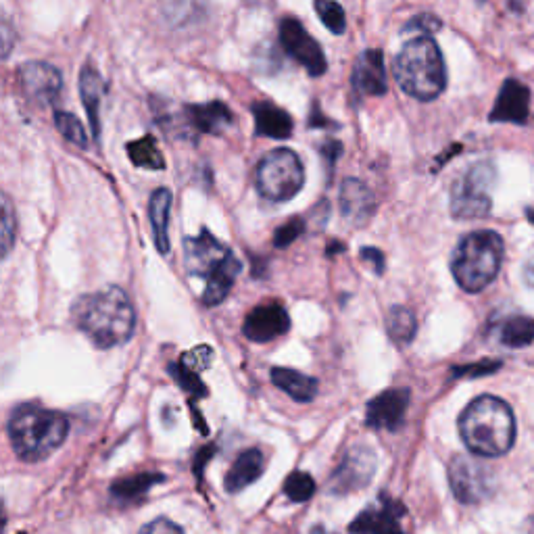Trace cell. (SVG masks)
<instances>
[{
	"label": "cell",
	"instance_id": "obj_41",
	"mask_svg": "<svg viewBox=\"0 0 534 534\" xmlns=\"http://www.w3.org/2000/svg\"><path fill=\"white\" fill-rule=\"evenodd\" d=\"M526 217H528L530 224H534V209H526Z\"/></svg>",
	"mask_w": 534,
	"mask_h": 534
},
{
	"label": "cell",
	"instance_id": "obj_36",
	"mask_svg": "<svg viewBox=\"0 0 534 534\" xmlns=\"http://www.w3.org/2000/svg\"><path fill=\"white\" fill-rule=\"evenodd\" d=\"M501 363L499 361H480V363H472V366H455L453 368V376L455 378H461V376H468V378H474V376H484V374H491V372H497Z\"/></svg>",
	"mask_w": 534,
	"mask_h": 534
},
{
	"label": "cell",
	"instance_id": "obj_7",
	"mask_svg": "<svg viewBox=\"0 0 534 534\" xmlns=\"http://www.w3.org/2000/svg\"><path fill=\"white\" fill-rule=\"evenodd\" d=\"M305 184V169L295 151L274 149L267 153L255 172V186L263 199L286 203L295 199Z\"/></svg>",
	"mask_w": 534,
	"mask_h": 534
},
{
	"label": "cell",
	"instance_id": "obj_37",
	"mask_svg": "<svg viewBox=\"0 0 534 534\" xmlns=\"http://www.w3.org/2000/svg\"><path fill=\"white\" fill-rule=\"evenodd\" d=\"M138 534H184V530L172 520L157 518V520H153L149 524H144Z\"/></svg>",
	"mask_w": 534,
	"mask_h": 534
},
{
	"label": "cell",
	"instance_id": "obj_1",
	"mask_svg": "<svg viewBox=\"0 0 534 534\" xmlns=\"http://www.w3.org/2000/svg\"><path fill=\"white\" fill-rule=\"evenodd\" d=\"M71 318L76 326L99 349H113L126 345L134 336L136 311L126 290L107 286L92 295L80 297L71 307Z\"/></svg>",
	"mask_w": 534,
	"mask_h": 534
},
{
	"label": "cell",
	"instance_id": "obj_5",
	"mask_svg": "<svg viewBox=\"0 0 534 534\" xmlns=\"http://www.w3.org/2000/svg\"><path fill=\"white\" fill-rule=\"evenodd\" d=\"M393 74L401 90L418 101L439 99L447 86V67L439 44L430 36L409 40L395 59Z\"/></svg>",
	"mask_w": 534,
	"mask_h": 534
},
{
	"label": "cell",
	"instance_id": "obj_11",
	"mask_svg": "<svg viewBox=\"0 0 534 534\" xmlns=\"http://www.w3.org/2000/svg\"><path fill=\"white\" fill-rule=\"evenodd\" d=\"M376 472V453L370 447H351L332 472L328 489L332 495H349L366 489Z\"/></svg>",
	"mask_w": 534,
	"mask_h": 534
},
{
	"label": "cell",
	"instance_id": "obj_30",
	"mask_svg": "<svg viewBox=\"0 0 534 534\" xmlns=\"http://www.w3.org/2000/svg\"><path fill=\"white\" fill-rule=\"evenodd\" d=\"M55 126L57 130L63 134V138L71 144H76L80 149L88 147V138H86V130L82 126V121L65 111H55Z\"/></svg>",
	"mask_w": 534,
	"mask_h": 534
},
{
	"label": "cell",
	"instance_id": "obj_42",
	"mask_svg": "<svg viewBox=\"0 0 534 534\" xmlns=\"http://www.w3.org/2000/svg\"><path fill=\"white\" fill-rule=\"evenodd\" d=\"M311 534H330V532H326L324 528H315Z\"/></svg>",
	"mask_w": 534,
	"mask_h": 534
},
{
	"label": "cell",
	"instance_id": "obj_16",
	"mask_svg": "<svg viewBox=\"0 0 534 534\" xmlns=\"http://www.w3.org/2000/svg\"><path fill=\"white\" fill-rule=\"evenodd\" d=\"M338 205H341V213L345 222L353 228L368 226L376 213V197L374 192L363 184L361 180L349 178L341 186V197H338Z\"/></svg>",
	"mask_w": 534,
	"mask_h": 534
},
{
	"label": "cell",
	"instance_id": "obj_33",
	"mask_svg": "<svg viewBox=\"0 0 534 534\" xmlns=\"http://www.w3.org/2000/svg\"><path fill=\"white\" fill-rule=\"evenodd\" d=\"M305 230V222L299 220V217H293V220H288L284 226H280L274 234V245L278 249H286L293 245V242L303 234Z\"/></svg>",
	"mask_w": 534,
	"mask_h": 534
},
{
	"label": "cell",
	"instance_id": "obj_35",
	"mask_svg": "<svg viewBox=\"0 0 534 534\" xmlns=\"http://www.w3.org/2000/svg\"><path fill=\"white\" fill-rule=\"evenodd\" d=\"M15 242V215H13V205L11 199H3V255L7 257L13 249Z\"/></svg>",
	"mask_w": 534,
	"mask_h": 534
},
{
	"label": "cell",
	"instance_id": "obj_13",
	"mask_svg": "<svg viewBox=\"0 0 534 534\" xmlns=\"http://www.w3.org/2000/svg\"><path fill=\"white\" fill-rule=\"evenodd\" d=\"M17 78L21 90L36 103H53L63 88L61 71L42 61L23 63L17 71Z\"/></svg>",
	"mask_w": 534,
	"mask_h": 534
},
{
	"label": "cell",
	"instance_id": "obj_32",
	"mask_svg": "<svg viewBox=\"0 0 534 534\" xmlns=\"http://www.w3.org/2000/svg\"><path fill=\"white\" fill-rule=\"evenodd\" d=\"M313 493H315V480L307 472H293L284 482V495L295 503L309 501Z\"/></svg>",
	"mask_w": 534,
	"mask_h": 534
},
{
	"label": "cell",
	"instance_id": "obj_20",
	"mask_svg": "<svg viewBox=\"0 0 534 534\" xmlns=\"http://www.w3.org/2000/svg\"><path fill=\"white\" fill-rule=\"evenodd\" d=\"M251 113L255 117V134L267 136V138H290L293 136L295 124L284 109L274 105L272 101H257L251 107Z\"/></svg>",
	"mask_w": 534,
	"mask_h": 534
},
{
	"label": "cell",
	"instance_id": "obj_6",
	"mask_svg": "<svg viewBox=\"0 0 534 534\" xmlns=\"http://www.w3.org/2000/svg\"><path fill=\"white\" fill-rule=\"evenodd\" d=\"M503 238L495 230H476L459 240L451 259V272L459 288L480 293L493 284L503 263Z\"/></svg>",
	"mask_w": 534,
	"mask_h": 534
},
{
	"label": "cell",
	"instance_id": "obj_28",
	"mask_svg": "<svg viewBox=\"0 0 534 534\" xmlns=\"http://www.w3.org/2000/svg\"><path fill=\"white\" fill-rule=\"evenodd\" d=\"M128 157L136 167H142V169H155V172H161V169L165 167V159L157 147V140L151 134L130 142Z\"/></svg>",
	"mask_w": 534,
	"mask_h": 534
},
{
	"label": "cell",
	"instance_id": "obj_17",
	"mask_svg": "<svg viewBox=\"0 0 534 534\" xmlns=\"http://www.w3.org/2000/svg\"><path fill=\"white\" fill-rule=\"evenodd\" d=\"M351 84L355 92L363 96H384L388 90L386 84V69H384V57L378 48H370L363 51L353 67Z\"/></svg>",
	"mask_w": 534,
	"mask_h": 534
},
{
	"label": "cell",
	"instance_id": "obj_22",
	"mask_svg": "<svg viewBox=\"0 0 534 534\" xmlns=\"http://www.w3.org/2000/svg\"><path fill=\"white\" fill-rule=\"evenodd\" d=\"M103 90H105V84H103L101 76L96 74L90 65L82 67V71H80V94H82V101H84V109L88 113V121H90L94 140L101 138V115L99 113H101Z\"/></svg>",
	"mask_w": 534,
	"mask_h": 534
},
{
	"label": "cell",
	"instance_id": "obj_40",
	"mask_svg": "<svg viewBox=\"0 0 534 534\" xmlns=\"http://www.w3.org/2000/svg\"><path fill=\"white\" fill-rule=\"evenodd\" d=\"M528 280H530V284L534 286V263L528 265Z\"/></svg>",
	"mask_w": 534,
	"mask_h": 534
},
{
	"label": "cell",
	"instance_id": "obj_25",
	"mask_svg": "<svg viewBox=\"0 0 534 534\" xmlns=\"http://www.w3.org/2000/svg\"><path fill=\"white\" fill-rule=\"evenodd\" d=\"M163 480H165L163 474H151V472L121 478V480H115L111 484V497L119 503H136L138 499L147 495L155 487V484H159Z\"/></svg>",
	"mask_w": 534,
	"mask_h": 534
},
{
	"label": "cell",
	"instance_id": "obj_31",
	"mask_svg": "<svg viewBox=\"0 0 534 534\" xmlns=\"http://www.w3.org/2000/svg\"><path fill=\"white\" fill-rule=\"evenodd\" d=\"M315 11H318L322 23L332 34H336V36L345 34L347 17H345V9L341 5L330 3V0H318V3H315Z\"/></svg>",
	"mask_w": 534,
	"mask_h": 534
},
{
	"label": "cell",
	"instance_id": "obj_9",
	"mask_svg": "<svg viewBox=\"0 0 534 534\" xmlns=\"http://www.w3.org/2000/svg\"><path fill=\"white\" fill-rule=\"evenodd\" d=\"M449 484L459 503L478 505L493 495L495 474L476 457L455 455L449 464Z\"/></svg>",
	"mask_w": 534,
	"mask_h": 534
},
{
	"label": "cell",
	"instance_id": "obj_27",
	"mask_svg": "<svg viewBox=\"0 0 534 534\" xmlns=\"http://www.w3.org/2000/svg\"><path fill=\"white\" fill-rule=\"evenodd\" d=\"M501 343L509 349H522L534 341V320L528 315H514L501 326Z\"/></svg>",
	"mask_w": 534,
	"mask_h": 534
},
{
	"label": "cell",
	"instance_id": "obj_4",
	"mask_svg": "<svg viewBox=\"0 0 534 534\" xmlns=\"http://www.w3.org/2000/svg\"><path fill=\"white\" fill-rule=\"evenodd\" d=\"M7 430L13 451L19 459L42 461L65 443L69 420L59 411L36 403H23L11 414Z\"/></svg>",
	"mask_w": 534,
	"mask_h": 534
},
{
	"label": "cell",
	"instance_id": "obj_12",
	"mask_svg": "<svg viewBox=\"0 0 534 534\" xmlns=\"http://www.w3.org/2000/svg\"><path fill=\"white\" fill-rule=\"evenodd\" d=\"M405 507L388 495H380L376 503L368 505L349 524L351 534H405L403 520Z\"/></svg>",
	"mask_w": 534,
	"mask_h": 534
},
{
	"label": "cell",
	"instance_id": "obj_23",
	"mask_svg": "<svg viewBox=\"0 0 534 534\" xmlns=\"http://www.w3.org/2000/svg\"><path fill=\"white\" fill-rule=\"evenodd\" d=\"M270 376L280 391H284L288 397H293L299 403H309L318 397V391H320L318 380L303 372L290 370V368H274Z\"/></svg>",
	"mask_w": 534,
	"mask_h": 534
},
{
	"label": "cell",
	"instance_id": "obj_2",
	"mask_svg": "<svg viewBox=\"0 0 534 534\" xmlns=\"http://www.w3.org/2000/svg\"><path fill=\"white\" fill-rule=\"evenodd\" d=\"M457 426L461 441L478 457H501L516 443L514 411L493 395L474 399L461 411Z\"/></svg>",
	"mask_w": 534,
	"mask_h": 534
},
{
	"label": "cell",
	"instance_id": "obj_24",
	"mask_svg": "<svg viewBox=\"0 0 534 534\" xmlns=\"http://www.w3.org/2000/svg\"><path fill=\"white\" fill-rule=\"evenodd\" d=\"M169 209H172V190L157 188L149 201V217L155 232V247L161 255L169 253Z\"/></svg>",
	"mask_w": 534,
	"mask_h": 534
},
{
	"label": "cell",
	"instance_id": "obj_18",
	"mask_svg": "<svg viewBox=\"0 0 534 534\" xmlns=\"http://www.w3.org/2000/svg\"><path fill=\"white\" fill-rule=\"evenodd\" d=\"M528 101L530 90L524 84H520L518 80H505L489 119L495 121V124L522 126L528 119Z\"/></svg>",
	"mask_w": 534,
	"mask_h": 534
},
{
	"label": "cell",
	"instance_id": "obj_34",
	"mask_svg": "<svg viewBox=\"0 0 534 534\" xmlns=\"http://www.w3.org/2000/svg\"><path fill=\"white\" fill-rule=\"evenodd\" d=\"M443 28V23L441 19L436 17V15H416V17H411L407 23H405V32H418V34H434V32H439Z\"/></svg>",
	"mask_w": 534,
	"mask_h": 534
},
{
	"label": "cell",
	"instance_id": "obj_14",
	"mask_svg": "<svg viewBox=\"0 0 534 534\" xmlns=\"http://www.w3.org/2000/svg\"><path fill=\"white\" fill-rule=\"evenodd\" d=\"M409 407V391L407 388H391L368 403L366 424L374 430L397 432L403 426L405 414Z\"/></svg>",
	"mask_w": 534,
	"mask_h": 534
},
{
	"label": "cell",
	"instance_id": "obj_10",
	"mask_svg": "<svg viewBox=\"0 0 534 534\" xmlns=\"http://www.w3.org/2000/svg\"><path fill=\"white\" fill-rule=\"evenodd\" d=\"M278 34H280V42L284 46V51L293 57L297 63H301L307 74L318 78V76H324L326 69H328V61H326V55L322 51L320 42L315 40L307 30L303 23L295 17H284L280 21V28H278Z\"/></svg>",
	"mask_w": 534,
	"mask_h": 534
},
{
	"label": "cell",
	"instance_id": "obj_39",
	"mask_svg": "<svg viewBox=\"0 0 534 534\" xmlns=\"http://www.w3.org/2000/svg\"><path fill=\"white\" fill-rule=\"evenodd\" d=\"M361 259L363 261H368L372 267H374V272L380 276L384 274V253L380 249H374V247H363L361 249Z\"/></svg>",
	"mask_w": 534,
	"mask_h": 534
},
{
	"label": "cell",
	"instance_id": "obj_21",
	"mask_svg": "<svg viewBox=\"0 0 534 534\" xmlns=\"http://www.w3.org/2000/svg\"><path fill=\"white\" fill-rule=\"evenodd\" d=\"M265 470V459L259 449H247L242 451L236 459L232 468L226 474V491L228 493H240L242 489H247L249 484L259 480V476Z\"/></svg>",
	"mask_w": 534,
	"mask_h": 534
},
{
	"label": "cell",
	"instance_id": "obj_8",
	"mask_svg": "<svg viewBox=\"0 0 534 534\" xmlns=\"http://www.w3.org/2000/svg\"><path fill=\"white\" fill-rule=\"evenodd\" d=\"M493 180L495 167L487 161L472 165L464 176L457 178L451 190V215L455 220H480L491 213Z\"/></svg>",
	"mask_w": 534,
	"mask_h": 534
},
{
	"label": "cell",
	"instance_id": "obj_26",
	"mask_svg": "<svg viewBox=\"0 0 534 534\" xmlns=\"http://www.w3.org/2000/svg\"><path fill=\"white\" fill-rule=\"evenodd\" d=\"M386 332L393 343L409 345L418 332V320L414 311L401 305L391 307V311L386 313Z\"/></svg>",
	"mask_w": 534,
	"mask_h": 534
},
{
	"label": "cell",
	"instance_id": "obj_29",
	"mask_svg": "<svg viewBox=\"0 0 534 534\" xmlns=\"http://www.w3.org/2000/svg\"><path fill=\"white\" fill-rule=\"evenodd\" d=\"M194 368L197 366H192L188 359L182 357L180 363H172V366H169V374L176 378V382L182 386V391H186L194 399H199L207 395V388L199 378V374L194 372Z\"/></svg>",
	"mask_w": 534,
	"mask_h": 534
},
{
	"label": "cell",
	"instance_id": "obj_38",
	"mask_svg": "<svg viewBox=\"0 0 534 534\" xmlns=\"http://www.w3.org/2000/svg\"><path fill=\"white\" fill-rule=\"evenodd\" d=\"M341 151H343V144L338 142V140H328V142H324L322 147H320V153H322V157L326 159V169H328V174H332L336 159L341 157Z\"/></svg>",
	"mask_w": 534,
	"mask_h": 534
},
{
	"label": "cell",
	"instance_id": "obj_3",
	"mask_svg": "<svg viewBox=\"0 0 534 534\" xmlns=\"http://www.w3.org/2000/svg\"><path fill=\"white\" fill-rule=\"evenodd\" d=\"M184 263L190 276L205 280L203 305L215 307L226 301L242 270L240 261L207 228L199 236L184 240Z\"/></svg>",
	"mask_w": 534,
	"mask_h": 534
},
{
	"label": "cell",
	"instance_id": "obj_15",
	"mask_svg": "<svg viewBox=\"0 0 534 534\" xmlns=\"http://www.w3.org/2000/svg\"><path fill=\"white\" fill-rule=\"evenodd\" d=\"M290 330L288 311L280 303H263L255 307L245 324H242V334L253 343H270L274 338L284 336Z\"/></svg>",
	"mask_w": 534,
	"mask_h": 534
},
{
	"label": "cell",
	"instance_id": "obj_19",
	"mask_svg": "<svg viewBox=\"0 0 534 534\" xmlns=\"http://www.w3.org/2000/svg\"><path fill=\"white\" fill-rule=\"evenodd\" d=\"M188 124L203 134H222L234 124V115L222 101H211L207 105H186L184 107Z\"/></svg>",
	"mask_w": 534,
	"mask_h": 534
}]
</instances>
